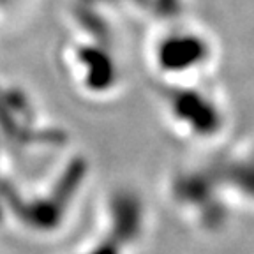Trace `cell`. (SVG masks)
<instances>
[{
    "mask_svg": "<svg viewBox=\"0 0 254 254\" xmlns=\"http://www.w3.org/2000/svg\"><path fill=\"white\" fill-rule=\"evenodd\" d=\"M168 108L182 129L192 134H214L221 124L217 106L201 92H180L175 99H168Z\"/></svg>",
    "mask_w": 254,
    "mask_h": 254,
    "instance_id": "cell-1",
    "label": "cell"
}]
</instances>
